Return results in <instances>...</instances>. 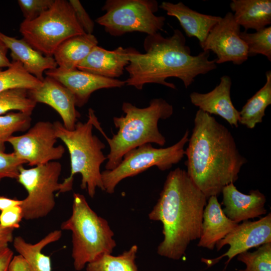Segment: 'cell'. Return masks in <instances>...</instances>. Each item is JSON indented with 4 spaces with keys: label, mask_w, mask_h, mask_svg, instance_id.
Here are the masks:
<instances>
[{
    "label": "cell",
    "mask_w": 271,
    "mask_h": 271,
    "mask_svg": "<svg viewBox=\"0 0 271 271\" xmlns=\"http://www.w3.org/2000/svg\"><path fill=\"white\" fill-rule=\"evenodd\" d=\"M158 8L155 0H107L102 7L104 14L95 22L114 37L134 32L153 35L163 30L166 20L155 15Z\"/></svg>",
    "instance_id": "obj_8"
},
{
    "label": "cell",
    "mask_w": 271,
    "mask_h": 271,
    "mask_svg": "<svg viewBox=\"0 0 271 271\" xmlns=\"http://www.w3.org/2000/svg\"><path fill=\"white\" fill-rule=\"evenodd\" d=\"M122 110L124 116L113 118L117 133L109 138L102 132L110 149L105 166L107 170L116 168L126 153L139 146L152 143L164 146L166 138L159 130L158 121L169 118L174 111L173 106L162 98L151 99L144 108L123 102Z\"/></svg>",
    "instance_id": "obj_4"
},
{
    "label": "cell",
    "mask_w": 271,
    "mask_h": 271,
    "mask_svg": "<svg viewBox=\"0 0 271 271\" xmlns=\"http://www.w3.org/2000/svg\"><path fill=\"white\" fill-rule=\"evenodd\" d=\"M231 85L230 77L223 75L220 78L219 84L209 92H192L190 94L191 102L202 111L218 115L231 126L237 127L239 114L231 99Z\"/></svg>",
    "instance_id": "obj_17"
},
{
    "label": "cell",
    "mask_w": 271,
    "mask_h": 271,
    "mask_svg": "<svg viewBox=\"0 0 271 271\" xmlns=\"http://www.w3.org/2000/svg\"><path fill=\"white\" fill-rule=\"evenodd\" d=\"M54 0H19L18 4L25 21H32L48 10Z\"/></svg>",
    "instance_id": "obj_33"
},
{
    "label": "cell",
    "mask_w": 271,
    "mask_h": 271,
    "mask_svg": "<svg viewBox=\"0 0 271 271\" xmlns=\"http://www.w3.org/2000/svg\"><path fill=\"white\" fill-rule=\"evenodd\" d=\"M23 218L21 205H17L7 208L0 213V225L4 227H20V223Z\"/></svg>",
    "instance_id": "obj_34"
},
{
    "label": "cell",
    "mask_w": 271,
    "mask_h": 271,
    "mask_svg": "<svg viewBox=\"0 0 271 271\" xmlns=\"http://www.w3.org/2000/svg\"><path fill=\"white\" fill-rule=\"evenodd\" d=\"M94 111L88 109V120L85 122L77 121L73 130L67 129L60 121L53 122L55 134L66 145L70 158L71 172L69 177L61 183V189L56 194L72 190L74 176L81 175L82 189H86L93 198L97 188L104 191L100 166L107 160L102 150L105 145L92 133Z\"/></svg>",
    "instance_id": "obj_5"
},
{
    "label": "cell",
    "mask_w": 271,
    "mask_h": 271,
    "mask_svg": "<svg viewBox=\"0 0 271 271\" xmlns=\"http://www.w3.org/2000/svg\"><path fill=\"white\" fill-rule=\"evenodd\" d=\"M19 31L23 39L33 48L51 57L65 40L86 34L69 1L66 0H54L52 6L36 19L24 20Z\"/></svg>",
    "instance_id": "obj_7"
},
{
    "label": "cell",
    "mask_w": 271,
    "mask_h": 271,
    "mask_svg": "<svg viewBox=\"0 0 271 271\" xmlns=\"http://www.w3.org/2000/svg\"><path fill=\"white\" fill-rule=\"evenodd\" d=\"M46 76L64 85L73 95L76 106L81 107L88 101L91 94L103 88H120L125 81L106 78L79 70H65L59 67L45 71Z\"/></svg>",
    "instance_id": "obj_14"
},
{
    "label": "cell",
    "mask_w": 271,
    "mask_h": 271,
    "mask_svg": "<svg viewBox=\"0 0 271 271\" xmlns=\"http://www.w3.org/2000/svg\"><path fill=\"white\" fill-rule=\"evenodd\" d=\"M240 38L247 47L248 57L260 54L271 61V27L267 26L253 33L244 31Z\"/></svg>",
    "instance_id": "obj_30"
},
{
    "label": "cell",
    "mask_w": 271,
    "mask_h": 271,
    "mask_svg": "<svg viewBox=\"0 0 271 271\" xmlns=\"http://www.w3.org/2000/svg\"><path fill=\"white\" fill-rule=\"evenodd\" d=\"M221 193L223 212L237 223L266 213L265 196L258 190H252L248 194H245L238 190L234 183H231L225 186Z\"/></svg>",
    "instance_id": "obj_16"
},
{
    "label": "cell",
    "mask_w": 271,
    "mask_h": 271,
    "mask_svg": "<svg viewBox=\"0 0 271 271\" xmlns=\"http://www.w3.org/2000/svg\"><path fill=\"white\" fill-rule=\"evenodd\" d=\"M266 81L239 111L238 123L250 129L262 121L266 107L271 104V71L266 73Z\"/></svg>",
    "instance_id": "obj_25"
},
{
    "label": "cell",
    "mask_w": 271,
    "mask_h": 271,
    "mask_svg": "<svg viewBox=\"0 0 271 271\" xmlns=\"http://www.w3.org/2000/svg\"><path fill=\"white\" fill-rule=\"evenodd\" d=\"M237 260L246 265L244 269L239 271H271V242L259 246L253 252L239 254Z\"/></svg>",
    "instance_id": "obj_31"
},
{
    "label": "cell",
    "mask_w": 271,
    "mask_h": 271,
    "mask_svg": "<svg viewBox=\"0 0 271 271\" xmlns=\"http://www.w3.org/2000/svg\"><path fill=\"white\" fill-rule=\"evenodd\" d=\"M13 254V251L9 247L0 250V271H8Z\"/></svg>",
    "instance_id": "obj_38"
},
{
    "label": "cell",
    "mask_w": 271,
    "mask_h": 271,
    "mask_svg": "<svg viewBox=\"0 0 271 271\" xmlns=\"http://www.w3.org/2000/svg\"><path fill=\"white\" fill-rule=\"evenodd\" d=\"M9 49L4 42L0 38V69L8 68L11 65V62L7 57Z\"/></svg>",
    "instance_id": "obj_39"
},
{
    "label": "cell",
    "mask_w": 271,
    "mask_h": 271,
    "mask_svg": "<svg viewBox=\"0 0 271 271\" xmlns=\"http://www.w3.org/2000/svg\"><path fill=\"white\" fill-rule=\"evenodd\" d=\"M138 247L132 245L121 254H104L86 265V271H139L136 263Z\"/></svg>",
    "instance_id": "obj_26"
},
{
    "label": "cell",
    "mask_w": 271,
    "mask_h": 271,
    "mask_svg": "<svg viewBox=\"0 0 271 271\" xmlns=\"http://www.w3.org/2000/svg\"><path fill=\"white\" fill-rule=\"evenodd\" d=\"M57 138L53 123L37 122L21 136H12L8 141L14 153L30 166L44 165L61 159L65 152L62 145L55 146Z\"/></svg>",
    "instance_id": "obj_11"
},
{
    "label": "cell",
    "mask_w": 271,
    "mask_h": 271,
    "mask_svg": "<svg viewBox=\"0 0 271 271\" xmlns=\"http://www.w3.org/2000/svg\"><path fill=\"white\" fill-rule=\"evenodd\" d=\"M203 214L202 231L197 246L213 250L216 244L223 239L238 224L228 218L223 211L217 197L208 199Z\"/></svg>",
    "instance_id": "obj_19"
},
{
    "label": "cell",
    "mask_w": 271,
    "mask_h": 271,
    "mask_svg": "<svg viewBox=\"0 0 271 271\" xmlns=\"http://www.w3.org/2000/svg\"><path fill=\"white\" fill-rule=\"evenodd\" d=\"M76 20L86 34H92L94 28V22L90 18L81 3L78 0H70Z\"/></svg>",
    "instance_id": "obj_35"
},
{
    "label": "cell",
    "mask_w": 271,
    "mask_h": 271,
    "mask_svg": "<svg viewBox=\"0 0 271 271\" xmlns=\"http://www.w3.org/2000/svg\"><path fill=\"white\" fill-rule=\"evenodd\" d=\"M189 131L187 130L177 143L169 147L155 148L151 144H146L128 152L116 168L101 172L104 191L112 194L121 181L153 166L162 171L170 169L184 157V147L189 141Z\"/></svg>",
    "instance_id": "obj_9"
},
{
    "label": "cell",
    "mask_w": 271,
    "mask_h": 271,
    "mask_svg": "<svg viewBox=\"0 0 271 271\" xmlns=\"http://www.w3.org/2000/svg\"><path fill=\"white\" fill-rule=\"evenodd\" d=\"M29 90L15 88L0 92V115L12 110L31 114L37 103L30 96Z\"/></svg>",
    "instance_id": "obj_28"
},
{
    "label": "cell",
    "mask_w": 271,
    "mask_h": 271,
    "mask_svg": "<svg viewBox=\"0 0 271 271\" xmlns=\"http://www.w3.org/2000/svg\"><path fill=\"white\" fill-rule=\"evenodd\" d=\"M207 200L186 171L177 168L168 174L149 214L150 220L163 224L164 239L158 246V254L179 260L191 242L199 239Z\"/></svg>",
    "instance_id": "obj_3"
},
{
    "label": "cell",
    "mask_w": 271,
    "mask_h": 271,
    "mask_svg": "<svg viewBox=\"0 0 271 271\" xmlns=\"http://www.w3.org/2000/svg\"><path fill=\"white\" fill-rule=\"evenodd\" d=\"M268 242H271L270 213L258 220L251 221L248 220L238 224L231 232L216 244L218 250L228 245V250L214 258H202L201 261L210 267L226 256L228 257L227 264L239 254Z\"/></svg>",
    "instance_id": "obj_13"
},
{
    "label": "cell",
    "mask_w": 271,
    "mask_h": 271,
    "mask_svg": "<svg viewBox=\"0 0 271 271\" xmlns=\"http://www.w3.org/2000/svg\"><path fill=\"white\" fill-rule=\"evenodd\" d=\"M61 236V230H55L37 243L32 244L19 236L14 238L13 246L16 250L27 259L31 271H52L51 258L44 254L42 250L48 244L59 240Z\"/></svg>",
    "instance_id": "obj_24"
},
{
    "label": "cell",
    "mask_w": 271,
    "mask_h": 271,
    "mask_svg": "<svg viewBox=\"0 0 271 271\" xmlns=\"http://www.w3.org/2000/svg\"><path fill=\"white\" fill-rule=\"evenodd\" d=\"M42 84V81L29 73L19 62L13 61L6 70L0 69V92L15 88L33 90Z\"/></svg>",
    "instance_id": "obj_27"
},
{
    "label": "cell",
    "mask_w": 271,
    "mask_h": 271,
    "mask_svg": "<svg viewBox=\"0 0 271 271\" xmlns=\"http://www.w3.org/2000/svg\"><path fill=\"white\" fill-rule=\"evenodd\" d=\"M8 271H31V268L27 259L19 254L13 257L9 264Z\"/></svg>",
    "instance_id": "obj_36"
},
{
    "label": "cell",
    "mask_w": 271,
    "mask_h": 271,
    "mask_svg": "<svg viewBox=\"0 0 271 271\" xmlns=\"http://www.w3.org/2000/svg\"><path fill=\"white\" fill-rule=\"evenodd\" d=\"M240 26L229 12L211 29L200 47L203 51H211L216 55L217 64L231 62L241 65L248 55L247 46L240 37Z\"/></svg>",
    "instance_id": "obj_12"
},
{
    "label": "cell",
    "mask_w": 271,
    "mask_h": 271,
    "mask_svg": "<svg viewBox=\"0 0 271 271\" xmlns=\"http://www.w3.org/2000/svg\"><path fill=\"white\" fill-rule=\"evenodd\" d=\"M13 228L4 227L0 225V250L8 247L10 242L13 241Z\"/></svg>",
    "instance_id": "obj_37"
},
{
    "label": "cell",
    "mask_w": 271,
    "mask_h": 271,
    "mask_svg": "<svg viewBox=\"0 0 271 271\" xmlns=\"http://www.w3.org/2000/svg\"><path fill=\"white\" fill-rule=\"evenodd\" d=\"M185 155L186 171L207 199L234 183L247 162L231 132L214 117L199 109Z\"/></svg>",
    "instance_id": "obj_1"
},
{
    "label": "cell",
    "mask_w": 271,
    "mask_h": 271,
    "mask_svg": "<svg viewBox=\"0 0 271 271\" xmlns=\"http://www.w3.org/2000/svg\"><path fill=\"white\" fill-rule=\"evenodd\" d=\"M130 47L119 46L113 50L96 46L78 65L77 69L98 76L116 79L129 64Z\"/></svg>",
    "instance_id": "obj_18"
},
{
    "label": "cell",
    "mask_w": 271,
    "mask_h": 271,
    "mask_svg": "<svg viewBox=\"0 0 271 271\" xmlns=\"http://www.w3.org/2000/svg\"><path fill=\"white\" fill-rule=\"evenodd\" d=\"M31 97L36 102L47 104L55 109L61 116L63 126L73 130L80 117L76 109L75 98L72 93L57 80L46 76L38 88L29 90Z\"/></svg>",
    "instance_id": "obj_15"
},
{
    "label": "cell",
    "mask_w": 271,
    "mask_h": 271,
    "mask_svg": "<svg viewBox=\"0 0 271 271\" xmlns=\"http://www.w3.org/2000/svg\"><path fill=\"white\" fill-rule=\"evenodd\" d=\"M145 53L130 47L129 64L125 70L129 76L126 85L142 90L147 84L155 83L176 89L168 82L171 77L178 78L188 88L198 75L206 74L217 68L215 59L209 60L210 52L203 51L191 54L186 38L179 29L171 36L164 37L160 33L147 35L144 41Z\"/></svg>",
    "instance_id": "obj_2"
},
{
    "label": "cell",
    "mask_w": 271,
    "mask_h": 271,
    "mask_svg": "<svg viewBox=\"0 0 271 271\" xmlns=\"http://www.w3.org/2000/svg\"><path fill=\"white\" fill-rule=\"evenodd\" d=\"M0 38L9 50L13 61L20 62L30 74L43 81L46 71L58 67L53 57L43 55L33 48L24 39H18L0 32Z\"/></svg>",
    "instance_id": "obj_21"
},
{
    "label": "cell",
    "mask_w": 271,
    "mask_h": 271,
    "mask_svg": "<svg viewBox=\"0 0 271 271\" xmlns=\"http://www.w3.org/2000/svg\"><path fill=\"white\" fill-rule=\"evenodd\" d=\"M97 45L98 40L93 34L74 36L64 41L57 48L53 58L58 67L65 70H75Z\"/></svg>",
    "instance_id": "obj_23"
},
{
    "label": "cell",
    "mask_w": 271,
    "mask_h": 271,
    "mask_svg": "<svg viewBox=\"0 0 271 271\" xmlns=\"http://www.w3.org/2000/svg\"><path fill=\"white\" fill-rule=\"evenodd\" d=\"M230 7L234 20L245 31H257L271 24L270 0H232Z\"/></svg>",
    "instance_id": "obj_22"
},
{
    "label": "cell",
    "mask_w": 271,
    "mask_h": 271,
    "mask_svg": "<svg viewBox=\"0 0 271 271\" xmlns=\"http://www.w3.org/2000/svg\"><path fill=\"white\" fill-rule=\"evenodd\" d=\"M72 236V257L76 270L104 254H111L116 246L114 233L106 220L98 216L89 206L85 197L73 194L70 217L61 225Z\"/></svg>",
    "instance_id": "obj_6"
},
{
    "label": "cell",
    "mask_w": 271,
    "mask_h": 271,
    "mask_svg": "<svg viewBox=\"0 0 271 271\" xmlns=\"http://www.w3.org/2000/svg\"><path fill=\"white\" fill-rule=\"evenodd\" d=\"M61 164L57 161L25 169L22 166L16 179L27 191L21 206L23 218L35 220L47 216L56 203L54 193L61 189ZM56 193V194H57Z\"/></svg>",
    "instance_id": "obj_10"
},
{
    "label": "cell",
    "mask_w": 271,
    "mask_h": 271,
    "mask_svg": "<svg viewBox=\"0 0 271 271\" xmlns=\"http://www.w3.org/2000/svg\"><path fill=\"white\" fill-rule=\"evenodd\" d=\"M26 164L14 153H5L0 151V181L5 178L17 179L20 168Z\"/></svg>",
    "instance_id": "obj_32"
},
{
    "label": "cell",
    "mask_w": 271,
    "mask_h": 271,
    "mask_svg": "<svg viewBox=\"0 0 271 271\" xmlns=\"http://www.w3.org/2000/svg\"><path fill=\"white\" fill-rule=\"evenodd\" d=\"M22 200L11 199L5 196H0V211H2L10 207L21 205Z\"/></svg>",
    "instance_id": "obj_40"
},
{
    "label": "cell",
    "mask_w": 271,
    "mask_h": 271,
    "mask_svg": "<svg viewBox=\"0 0 271 271\" xmlns=\"http://www.w3.org/2000/svg\"><path fill=\"white\" fill-rule=\"evenodd\" d=\"M166 12L168 16L175 17L189 37H196L201 44L211 29L220 21L222 17L198 13L191 9L182 2L173 4L163 2L159 6Z\"/></svg>",
    "instance_id": "obj_20"
},
{
    "label": "cell",
    "mask_w": 271,
    "mask_h": 271,
    "mask_svg": "<svg viewBox=\"0 0 271 271\" xmlns=\"http://www.w3.org/2000/svg\"><path fill=\"white\" fill-rule=\"evenodd\" d=\"M31 114L11 112L0 115V151L5 152V143L16 132L28 130L31 126Z\"/></svg>",
    "instance_id": "obj_29"
}]
</instances>
